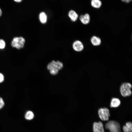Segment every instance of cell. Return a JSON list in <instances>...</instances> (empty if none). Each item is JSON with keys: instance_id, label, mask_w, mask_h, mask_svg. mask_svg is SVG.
Wrapping results in <instances>:
<instances>
[{"instance_id": "1", "label": "cell", "mask_w": 132, "mask_h": 132, "mask_svg": "<svg viewBox=\"0 0 132 132\" xmlns=\"http://www.w3.org/2000/svg\"><path fill=\"white\" fill-rule=\"evenodd\" d=\"M131 84L128 82L122 83L121 85L120 88V93L121 95L124 97L131 96L132 94Z\"/></svg>"}, {"instance_id": "2", "label": "cell", "mask_w": 132, "mask_h": 132, "mask_svg": "<svg viewBox=\"0 0 132 132\" xmlns=\"http://www.w3.org/2000/svg\"><path fill=\"white\" fill-rule=\"evenodd\" d=\"M105 128L110 132H121L120 126L119 123L114 121H110L106 123Z\"/></svg>"}, {"instance_id": "3", "label": "cell", "mask_w": 132, "mask_h": 132, "mask_svg": "<svg viewBox=\"0 0 132 132\" xmlns=\"http://www.w3.org/2000/svg\"><path fill=\"white\" fill-rule=\"evenodd\" d=\"M25 42V39L23 37H16L13 39L11 45L12 47L20 49L23 47Z\"/></svg>"}, {"instance_id": "4", "label": "cell", "mask_w": 132, "mask_h": 132, "mask_svg": "<svg viewBox=\"0 0 132 132\" xmlns=\"http://www.w3.org/2000/svg\"><path fill=\"white\" fill-rule=\"evenodd\" d=\"M98 114L100 119L103 121H108L110 116L109 110L106 108H101L98 110Z\"/></svg>"}, {"instance_id": "5", "label": "cell", "mask_w": 132, "mask_h": 132, "mask_svg": "<svg viewBox=\"0 0 132 132\" xmlns=\"http://www.w3.org/2000/svg\"><path fill=\"white\" fill-rule=\"evenodd\" d=\"M63 67V64L62 62L59 61L53 60L48 64L47 68L49 71L52 69H57L59 71Z\"/></svg>"}, {"instance_id": "6", "label": "cell", "mask_w": 132, "mask_h": 132, "mask_svg": "<svg viewBox=\"0 0 132 132\" xmlns=\"http://www.w3.org/2000/svg\"><path fill=\"white\" fill-rule=\"evenodd\" d=\"M72 47L74 50L78 52L81 51L84 48L83 43L81 42L78 40H76L73 42Z\"/></svg>"}, {"instance_id": "7", "label": "cell", "mask_w": 132, "mask_h": 132, "mask_svg": "<svg viewBox=\"0 0 132 132\" xmlns=\"http://www.w3.org/2000/svg\"><path fill=\"white\" fill-rule=\"evenodd\" d=\"M93 132H104L103 124L100 121L94 122L93 124Z\"/></svg>"}, {"instance_id": "8", "label": "cell", "mask_w": 132, "mask_h": 132, "mask_svg": "<svg viewBox=\"0 0 132 132\" xmlns=\"http://www.w3.org/2000/svg\"><path fill=\"white\" fill-rule=\"evenodd\" d=\"M79 19L81 22L84 24H87L89 22L90 16L88 13L84 15H81L79 17Z\"/></svg>"}, {"instance_id": "9", "label": "cell", "mask_w": 132, "mask_h": 132, "mask_svg": "<svg viewBox=\"0 0 132 132\" xmlns=\"http://www.w3.org/2000/svg\"><path fill=\"white\" fill-rule=\"evenodd\" d=\"M121 103V101L119 99L113 98L111 100L110 106L111 108H117L120 106Z\"/></svg>"}, {"instance_id": "10", "label": "cell", "mask_w": 132, "mask_h": 132, "mask_svg": "<svg viewBox=\"0 0 132 132\" xmlns=\"http://www.w3.org/2000/svg\"><path fill=\"white\" fill-rule=\"evenodd\" d=\"M68 15L71 20L73 22L76 21L78 17V15L77 13L73 10H71L69 11Z\"/></svg>"}, {"instance_id": "11", "label": "cell", "mask_w": 132, "mask_h": 132, "mask_svg": "<svg viewBox=\"0 0 132 132\" xmlns=\"http://www.w3.org/2000/svg\"><path fill=\"white\" fill-rule=\"evenodd\" d=\"M90 41L92 44L94 46L99 45L101 42L100 38L96 36H93L91 39Z\"/></svg>"}, {"instance_id": "12", "label": "cell", "mask_w": 132, "mask_h": 132, "mask_svg": "<svg viewBox=\"0 0 132 132\" xmlns=\"http://www.w3.org/2000/svg\"><path fill=\"white\" fill-rule=\"evenodd\" d=\"M47 16L46 13L44 12H41L39 15V19L42 23L44 24L47 21Z\"/></svg>"}, {"instance_id": "13", "label": "cell", "mask_w": 132, "mask_h": 132, "mask_svg": "<svg viewBox=\"0 0 132 132\" xmlns=\"http://www.w3.org/2000/svg\"><path fill=\"white\" fill-rule=\"evenodd\" d=\"M123 129L124 132H132V124L131 122H127L125 125L123 126Z\"/></svg>"}, {"instance_id": "14", "label": "cell", "mask_w": 132, "mask_h": 132, "mask_svg": "<svg viewBox=\"0 0 132 132\" xmlns=\"http://www.w3.org/2000/svg\"><path fill=\"white\" fill-rule=\"evenodd\" d=\"M91 3L93 7L96 8H100L102 5V2L100 0H91Z\"/></svg>"}, {"instance_id": "15", "label": "cell", "mask_w": 132, "mask_h": 132, "mask_svg": "<svg viewBox=\"0 0 132 132\" xmlns=\"http://www.w3.org/2000/svg\"><path fill=\"white\" fill-rule=\"evenodd\" d=\"M34 116V114L33 112L31 111H28L26 113L25 117L27 120H31L33 118Z\"/></svg>"}, {"instance_id": "16", "label": "cell", "mask_w": 132, "mask_h": 132, "mask_svg": "<svg viewBox=\"0 0 132 132\" xmlns=\"http://www.w3.org/2000/svg\"><path fill=\"white\" fill-rule=\"evenodd\" d=\"M5 46V43L4 41L2 39H0V49H4Z\"/></svg>"}, {"instance_id": "17", "label": "cell", "mask_w": 132, "mask_h": 132, "mask_svg": "<svg viewBox=\"0 0 132 132\" xmlns=\"http://www.w3.org/2000/svg\"><path fill=\"white\" fill-rule=\"evenodd\" d=\"M58 70L57 69H52L50 70L51 74L53 75L57 74L58 72Z\"/></svg>"}, {"instance_id": "18", "label": "cell", "mask_w": 132, "mask_h": 132, "mask_svg": "<svg viewBox=\"0 0 132 132\" xmlns=\"http://www.w3.org/2000/svg\"><path fill=\"white\" fill-rule=\"evenodd\" d=\"M4 105V102L2 99L0 97V109H1Z\"/></svg>"}, {"instance_id": "19", "label": "cell", "mask_w": 132, "mask_h": 132, "mask_svg": "<svg viewBox=\"0 0 132 132\" xmlns=\"http://www.w3.org/2000/svg\"><path fill=\"white\" fill-rule=\"evenodd\" d=\"M4 77L3 75L0 73V83L3 82L4 80Z\"/></svg>"}, {"instance_id": "20", "label": "cell", "mask_w": 132, "mask_h": 132, "mask_svg": "<svg viewBox=\"0 0 132 132\" xmlns=\"http://www.w3.org/2000/svg\"><path fill=\"white\" fill-rule=\"evenodd\" d=\"M123 2H126L127 3H129L132 0H121Z\"/></svg>"}, {"instance_id": "21", "label": "cell", "mask_w": 132, "mask_h": 132, "mask_svg": "<svg viewBox=\"0 0 132 132\" xmlns=\"http://www.w3.org/2000/svg\"><path fill=\"white\" fill-rule=\"evenodd\" d=\"M15 1L17 2H21L22 0H14Z\"/></svg>"}, {"instance_id": "22", "label": "cell", "mask_w": 132, "mask_h": 132, "mask_svg": "<svg viewBox=\"0 0 132 132\" xmlns=\"http://www.w3.org/2000/svg\"><path fill=\"white\" fill-rule=\"evenodd\" d=\"M2 11L1 9L0 8V17L2 15Z\"/></svg>"}]
</instances>
